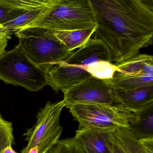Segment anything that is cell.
<instances>
[{
    "mask_svg": "<svg viewBox=\"0 0 153 153\" xmlns=\"http://www.w3.org/2000/svg\"><path fill=\"white\" fill-rule=\"evenodd\" d=\"M145 0H90L101 40L118 64L153 44V6Z\"/></svg>",
    "mask_w": 153,
    "mask_h": 153,
    "instance_id": "obj_1",
    "label": "cell"
},
{
    "mask_svg": "<svg viewBox=\"0 0 153 153\" xmlns=\"http://www.w3.org/2000/svg\"><path fill=\"white\" fill-rule=\"evenodd\" d=\"M99 61L111 62L108 47L101 40L90 38L68 58L46 71L47 85L57 94L66 90L91 76L87 66Z\"/></svg>",
    "mask_w": 153,
    "mask_h": 153,
    "instance_id": "obj_2",
    "label": "cell"
},
{
    "mask_svg": "<svg viewBox=\"0 0 153 153\" xmlns=\"http://www.w3.org/2000/svg\"><path fill=\"white\" fill-rule=\"evenodd\" d=\"M96 26L90 0H54L21 29L39 27L52 31H72Z\"/></svg>",
    "mask_w": 153,
    "mask_h": 153,
    "instance_id": "obj_3",
    "label": "cell"
},
{
    "mask_svg": "<svg viewBox=\"0 0 153 153\" xmlns=\"http://www.w3.org/2000/svg\"><path fill=\"white\" fill-rule=\"evenodd\" d=\"M15 34L19 40V45L28 59L46 72L74 52L70 51L54 36L52 30L29 27Z\"/></svg>",
    "mask_w": 153,
    "mask_h": 153,
    "instance_id": "obj_4",
    "label": "cell"
},
{
    "mask_svg": "<svg viewBox=\"0 0 153 153\" xmlns=\"http://www.w3.org/2000/svg\"><path fill=\"white\" fill-rule=\"evenodd\" d=\"M0 80L31 92L47 85L46 71L33 63L19 45L0 56Z\"/></svg>",
    "mask_w": 153,
    "mask_h": 153,
    "instance_id": "obj_5",
    "label": "cell"
},
{
    "mask_svg": "<svg viewBox=\"0 0 153 153\" xmlns=\"http://www.w3.org/2000/svg\"><path fill=\"white\" fill-rule=\"evenodd\" d=\"M64 107L63 100L55 103L49 101L39 110L36 123L24 133L28 143L20 153H27L31 149L38 153H47L57 144L62 132L59 120Z\"/></svg>",
    "mask_w": 153,
    "mask_h": 153,
    "instance_id": "obj_6",
    "label": "cell"
},
{
    "mask_svg": "<svg viewBox=\"0 0 153 153\" xmlns=\"http://www.w3.org/2000/svg\"><path fill=\"white\" fill-rule=\"evenodd\" d=\"M78 128L93 127L101 129L126 128L134 118V114L120 104H76L68 107Z\"/></svg>",
    "mask_w": 153,
    "mask_h": 153,
    "instance_id": "obj_7",
    "label": "cell"
},
{
    "mask_svg": "<svg viewBox=\"0 0 153 153\" xmlns=\"http://www.w3.org/2000/svg\"><path fill=\"white\" fill-rule=\"evenodd\" d=\"M62 92L67 108L76 104L112 105L115 102L113 89L108 81L92 76Z\"/></svg>",
    "mask_w": 153,
    "mask_h": 153,
    "instance_id": "obj_8",
    "label": "cell"
},
{
    "mask_svg": "<svg viewBox=\"0 0 153 153\" xmlns=\"http://www.w3.org/2000/svg\"><path fill=\"white\" fill-rule=\"evenodd\" d=\"M114 129L78 128L75 137L86 153H112Z\"/></svg>",
    "mask_w": 153,
    "mask_h": 153,
    "instance_id": "obj_9",
    "label": "cell"
},
{
    "mask_svg": "<svg viewBox=\"0 0 153 153\" xmlns=\"http://www.w3.org/2000/svg\"><path fill=\"white\" fill-rule=\"evenodd\" d=\"M115 102L133 114L153 102V85L131 90L113 89Z\"/></svg>",
    "mask_w": 153,
    "mask_h": 153,
    "instance_id": "obj_10",
    "label": "cell"
},
{
    "mask_svg": "<svg viewBox=\"0 0 153 153\" xmlns=\"http://www.w3.org/2000/svg\"><path fill=\"white\" fill-rule=\"evenodd\" d=\"M116 65L117 70L112 79L137 77L153 75V57L147 54H138Z\"/></svg>",
    "mask_w": 153,
    "mask_h": 153,
    "instance_id": "obj_11",
    "label": "cell"
},
{
    "mask_svg": "<svg viewBox=\"0 0 153 153\" xmlns=\"http://www.w3.org/2000/svg\"><path fill=\"white\" fill-rule=\"evenodd\" d=\"M128 130L138 140L153 139V102L134 114Z\"/></svg>",
    "mask_w": 153,
    "mask_h": 153,
    "instance_id": "obj_12",
    "label": "cell"
},
{
    "mask_svg": "<svg viewBox=\"0 0 153 153\" xmlns=\"http://www.w3.org/2000/svg\"><path fill=\"white\" fill-rule=\"evenodd\" d=\"M96 26L72 31H53L54 36L70 51L73 52L84 45L94 33Z\"/></svg>",
    "mask_w": 153,
    "mask_h": 153,
    "instance_id": "obj_13",
    "label": "cell"
},
{
    "mask_svg": "<svg viewBox=\"0 0 153 153\" xmlns=\"http://www.w3.org/2000/svg\"><path fill=\"white\" fill-rule=\"evenodd\" d=\"M114 135L128 153H153V139L138 140L126 128L115 130Z\"/></svg>",
    "mask_w": 153,
    "mask_h": 153,
    "instance_id": "obj_14",
    "label": "cell"
},
{
    "mask_svg": "<svg viewBox=\"0 0 153 153\" xmlns=\"http://www.w3.org/2000/svg\"><path fill=\"white\" fill-rule=\"evenodd\" d=\"M46 7L33 11H26L12 21L3 25V27L0 32L1 34L5 36L11 37L10 35L15 33L29 25L42 12Z\"/></svg>",
    "mask_w": 153,
    "mask_h": 153,
    "instance_id": "obj_15",
    "label": "cell"
},
{
    "mask_svg": "<svg viewBox=\"0 0 153 153\" xmlns=\"http://www.w3.org/2000/svg\"><path fill=\"white\" fill-rule=\"evenodd\" d=\"M107 81L113 89L131 90L145 86L153 85V75L137 77L112 79Z\"/></svg>",
    "mask_w": 153,
    "mask_h": 153,
    "instance_id": "obj_16",
    "label": "cell"
},
{
    "mask_svg": "<svg viewBox=\"0 0 153 153\" xmlns=\"http://www.w3.org/2000/svg\"><path fill=\"white\" fill-rule=\"evenodd\" d=\"M54 0H0V5L25 11L43 8L51 4Z\"/></svg>",
    "mask_w": 153,
    "mask_h": 153,
    "instance_id": "obj_17",
    "label": "cell"
},
{
    "mask_svg": "<svg viewBox=\"0 0 153 153\" xmlns=\"http://www.w3.org/2000/svg\"><path fill=\"white\" fill-rule=\"evenodd\" d=\"M85 70L91 76L105 80L112 79L117 70L116 65L106 61H99L86 67Z\"/></svg>",
    "mask_w": 153,
    "mask_h": 153,
    "instance_id": "obj_18",
    "label": "cell"
},
{
    "mask_svg": "<svg viewBox=\"0 0 153 153\" xmlns=\"http://www.w3.org/2000/svg\"><path fill=\"white\" fill-rule=\"evenodd\" d=\"M47 153H86L76 138H70L58 141Z\"/></svg>",
    "mask_w": 153,
    "mask_h": 153,
    "instance_id": "obj_19",
    "label": "cell"
},
{
    "mask_svg": "<svg viewBox=\"0 0 153 153\" xmlns=\"http://www.w3.org/2000/svg\"><path fill=\"white\" fill-rule=\"evenodd\" d=\"M12 123L3 119L0 113V153L8 147H12L14 142Z\"/></svg>",
    "mask_w": 153,
    "mask_h": 153,
    "instance_id": "obj_20",
    "label": "cell"
},
{
    "mask_svg": "<svg viewBox=\"0 0 153 153\" xmlns=\"http://www.w3.org/2000/svg\"><path fill=\"white\" fill-rule=\"evenodd\" d=\"M26 11L13 9L0 5V24L5 25Z\"/></svg>",
    "mask_w": 153,
    "mask_h": 153,
    "instance_id": "obj_21",
    "label": "cell"
},
{
    "mask_svg": "<svg viewBox=\"0 0 153 153\" xmlns=\"http://www.w3.org/2000/svg\"><path fill=\"white\" fill-rule=\"evenodd\" d=\"M112 153H128L124 149V148L121 146L120 143L117 140V139L115 138V137L114 140Z\"/></svg>",
    "mask_w": 153,
    "mask_h": 153,
    "instance_id": "obj_22",
    "label": "cell"
},
{
    "mask_svg": "<svg viewBox=\"0 0 153 153\" xmlns=\"http://www.w3.org/2000/svg\"><path fill=\"white\" fill-rule=\"evenodd\" d=\"M11 38L0 35V56L5 52V49L8 44V41Z\"/></svg>",
    "mask_w": 153,
    "mask_h": 153,
    "instance_id": "obj_23",
    "label": "cell"
},
{
    "mask_svg": "<svg viewBox=\"0 0 153 153\" xmlns=\"http://www.w3.org/2000/svg\"><path fill=\"white\" fill-rule=\"evenodd\" d=\"M1 153H19L16 152L15 150L12 148V147H8L6 149L3 150V152Z\"/></svg>",
    "mask_w": 153,
    "mask_h": 153,
    "instance_id": "obj_24",
    "label": "cell"
},
{
    "mask_svg": "<svg viewBox=\"0 0 153 153\" xmlns=\"http://www.w3.org/2000/svg\"><path fill=\"white\" fill-rule=\"evenodd\" d=\"M2 27H3V25H1V24H0V32H1V29H2ZM0 35L3 36V35H2V34H1V33H0ZM7 37H8V36H7ZM10 38H11V37H10Z\"/></svg>",
    "mask_w": 153,
    "mask_h": 153,
    "instance_id": "obj_25",
    "label": "cell"
}]
</instances>
